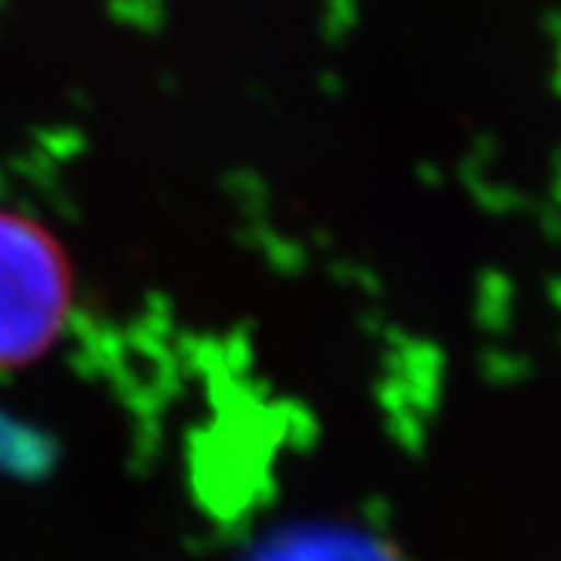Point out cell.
Masks as SVG:
<instances>
[{
	"label": "cell",
	"mask_w": 561,
	"mask_h": 561,
	"mask_svg": "<svg viewBox=\"0 0 561 561\" xmlns=\"http://www.w3.org/2000/svg\"><path fill=\"white\" fill-rule=\"evenodd\" d=\"M72 306V268L35 219L0 209V368L38 359Z\"/></svg>",
	"instance_id": "obj_1"
},
{
	"label": "cell",
	"mask_w": 561,
	"mask_h": 561,
	"mask_svg": "<svg viewBox=\"0 0 561 561\" xmlns=\"http://www.w3.org/2000/svg\"><path fill=\"white\" fill-rule=\"evenodd\" d=\"M247 561H400L371 534L337 524L287 527L262 542Z\"/></svg>",
	"instance_id": "obj_2"
}]
</instances>
